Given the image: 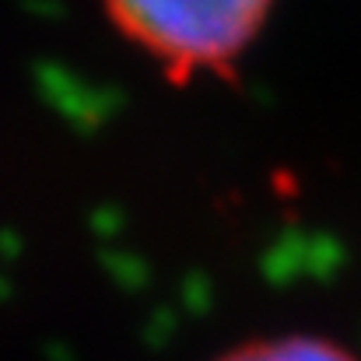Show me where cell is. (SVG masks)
Returning a JSON list of instances; mask_svg holds the SVG:
<instances>
[{"mask_svg": "<svg viewBox=\"0 0 361 361\" xmlns=\"http://www.w3.org/2000/svg\"><path fill=\"white\" fill-rule=\"evenodd\" d=\"M106 21L165 81L232 78L277 0H99Z\"/></svg>", "mask_w": 361, "mask_h": 361, "instance_id": "6da1fadb", "label": "cell"}, {"mask_svg": "<svg viewBox=\"0 0 361 361\" xmlns=\"http://www.w3.org/2000/svg\"><path fill=\"white\" fill-rule=\"evenodd\" d=\"M214 361H361L351 348L323 334H274L228 348Z\"/></svg>", "mask_w": 361, "mask_h": 361, "instance_id": "7a4b0ae2", "label": "cell"}]
</instances>
